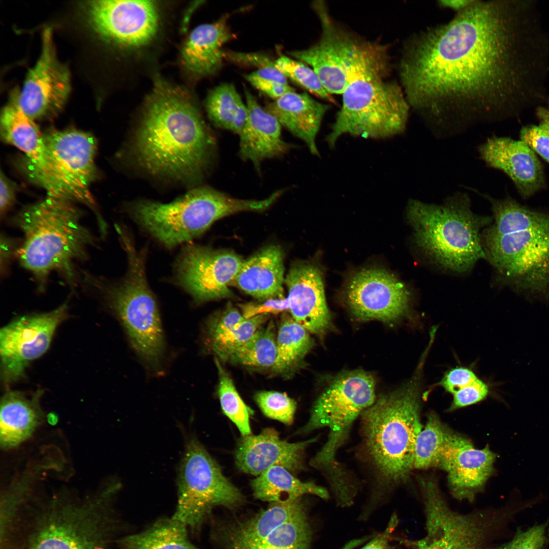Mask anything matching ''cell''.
Returning <instances> with one entry per match:
<instances>
[{"label": "cell", "mask_w": 549, "mask_h": 549, "mask_svg": "<svg viewBox=\"0 0 549 549\" xmlns=\"http://www.w3.org/2000/svg\"><path fill=\"white\" fill-rule=\"evenodd\" d=\"M399 65L407 101L422 115L507 118L545 100L549 35L532 1L475 0L410 37Z\"/></svg>", "instance_id": "obj_1"}, {"label": "cell", "mask_w": 549, "mask_h": 549, "mask_svg": "<svg viewBox=\"0 0 549 549\" xmlns=\"http://www.w3.org/2000/svg\"><path fill=\"white\" fill-rule=\"evenodd\" d=\"M216 147L214 134L191 96L157 76L119 156L151 179L191 189L202 185Z\"/></svg>", "instance_id": "obj_2"}, {"label": "cell", "mask_w": 549, "mask_h": 549, "mask_svg": "<svg viewBox=\"0 0 549 549\" xmlns=\"http://www.w3.org/2000/svg\"><path fill=\"white\" fill-rule=\"evenodd\" d=\"M109 487L81 502L52 499L18 510L1 536V549H110L117 521Z\"/></svg>", "instance_id": "obj_3"}, {"label": "cell", "mask_w": 549, "mask_h": 549, "mask_svg": "<svg viewBox=\"0 0 549 549\" xmlns=\"http://www.w3.org/2000/svg\"><path fill=\"white\" fill-rule=\"evenodd\" d=\"M82 216L74 202L47 195L12 218L23 234L16 257L40 291L53 271L74 283V264L86 260L89 248L95 244L93 233L81 223Z\"/></svg>", "instance_id": "obj_4"}, {"label": "cell", "mask_w": 549, "mask_h": 549, "mask_svg": "<svg viewBox=\"0 0 549 549\" xmlns=\"http://www.w3.org/2000/svg\"><path fill=\"white\" fill-rule=\"evenodd\" d=\"M406 214L417 246L442 267L463 272L486 259L480 230L492 218L474 213L467 194L455 193L440 204L411 199Z\"/></svg>", "instance_id": "obj_5"}, {"label": "cell", "mask_w": 549, "mask_h": 549, "mask_svg": "<svg viewBox=\"0 0 549 549\" xmlns=\"http://www.w3.org/2000/svg\"><path fill=\"white\" fill-rule=\"evenodd\" d=\"M264 200L241 199L207 186L190 189L167 203L138 199L127 203V213L143 230L168 248L203 234L216 221L241 211H261Z\"/></svg>", "instance_id": "obj_6"}, {"label": "cell", "mask_w": 549, "mask_h": 549, "mask_svg": "<svg viewBox=\"0 0 549 549\" xmlns=\"http://www.w3.org/2000/svg\"><path fill=\"white\" fill-rule=\"evenodd\" d=\"M419 382L414 379L380 396L363 411L366 445L381 474L392 481L407 480L414 468L420 421Z\"/></svg>", "instance_id": "obj_7"}, {"label": "cell", "mask_w": 549, "mask_h": 549, "mask_svg": "<svg viewBox=\"0 0 549 549\" xmlns=\"http://www.w3.org/2000/svg\"><path fill=\"white\" fill-rule=\"evenodd\" d=\"M389 66L371 69L352 80L342 95V105L326 137L330 147L344 134L384 139L403 133L410 106L403 89L386 80Z\"/></svg>", "instance_id": "obj_8"}, {"label": "cell", "mask_w": 549, "mask_h": 549, "mask_svg": "<svg viewBox=\"0 0 549 549\" xmlns=\"http://www.w3.org/2000/svg\"><path fill=\"white\" fill-rule=\"evenodd\" d=\"M486 259L517 292L549 297V214L534 210L520 226H491L481 236Z\"/></svg>", "instance_id": "obj_9"}, {"label": "cell", "mask_w": 549, "mask_h": 549, "mask_svg": "<svg viewBox=\"0 0 549 549\" xmlns=\"http://www.w3.org/2000/svg\"><path fill=\"white\" fill-rule=\"evenodd\" d=\"M313 8L321 26L318 41L308 48L288 52L315 72L331 95L343 93L355 78L374 68L389 65L386 45L367 41L338 25L322 1Z\"/></svg>", "instance_id": "obj_10"}, {"label": "cell", "mask_w": 549, "mask_h": 549, "mask_svg": "<svg viewBox=\"0 0 549 549\" xmlns=\"http://www.w3.org/2000/svg\"><path fill=\"white\" fill-rule=\"evenodd\" d=\"M128 259L126 275L106 287L110 304L124 327L131 345L151 369L160 368L165 341L156 300L146 279L145 252L133 242L124 246Z\"/></svg>", "instance_id": "obj_11"}, {"label": "cell", "mask_w": 549, "mask_h": 549, "mask_svg": "<svg viewBox=\"0 0 549 549\" xmlns=\"http://www.w3.org/2000/svg\"><path fill=\"white\" fill-rule=\"evenodd\" d=\"M178 498L171 516L198 531L218 506H239L244 500L239 490L223 474L204 446L194 437L188 440L178 476Z\"/></svg>", "instance_id": "obj_12"}, {"label": "cell", "mask_w": 549, "mask_h": 549, "mask_svg": "<svg viewBox=\"0 0 549 549\" xmlns=\"http://www.w3.org/2000/svg\"><path fill=\"white\" fill-rule=\"evenodd\" d=\"M375 388L371 374L355 370L338 375L318 398L308 422L299 431L329 430L327 441L311 460L313 466H334L336 452L347 440L354 421L375 402Z\"/></svg>", "instance_id": "obj_13"}, {"label": "cell", "mask_w": 549, "mask_h": 549, "mask_svg": "<svg viewBox=\"0 0 549 549\" xmlns=\"http://www.w3.org/2000/svg\"><path fill=\"white\" fill-rule=\"evenodd\" d=\"M312 537L301 498L270 503L223 532L226 549H311Z\"/></svg>", "instance_id": "obj_14"}, {"label": "cell", "mask_w": 549, "mask_h": 549, "mask_svg": "<svg viewBox=\"0 0 549 549\" xmlns=\"http://www.w3.org/2000/svg\"><path fill=\"white\" fill-rule=\"evenodd\" d=\"M85 23L105 43L121 48L146 46L160 25L158 5L152 1H90L83 5Z\"/></svg>", "instance_id": "obj_15"}, {"label": "cell", "mask_w": 549, "mask_h": 549, "mask_svg": "<svg viewBox=\"0 0 549 549\" xmlns=\"http://www.w3.org/2000/svg\"><path fill=\"white\" fill-rule=\"evenodd\" d=\"M0 132L4 142L23 152L22 170L30 181L44 189L48 195L75 202L45 142L43 133L12 99L2 110Z\"/></svg>", "instance_id": "obj_16"}, {"label": "cell", "mask_w": 549, "mask_h": 549, "mask_svg": "<svg viewBox=\"0 0 549 549\" xmlns=\"http://www.w3.org/2000/svg\"><path fill=\"white\" fill-rule=\"evenodd\" d=\"M67 313L68 306L64 303L48 312L18 318L1 329V371L5 383L23 377L29 363L47 351Z\"/></svg>", "instance_id": "obj_17"}, {"label": "cell", "mask_w": 549, "mask_h": 549, "mask_svg": "<svg viewBox=\"0 0 549 549\" xmlns=\"http://www.w3.org/2000/svg\"><path fill=\"white\" fill-rule=\"evenodd\" d=\"M71 91L70 73L56 53L50 28L42 36L40 55L29 70L16 101L21 111L36 121L56 116L63 108Z\"/></svg>", "instance_id": "obj_18"}, {"label": "cell", "mask_w": 549, "mask_h": 549, "mask_svg": "<svg viewBox=\"0 0 549 549\" xmlns=\"http://www.w3.org/2000/svg\"><path fill=\"white\" fill-rule=\"evenodd\" d=\"M243 262L231 251L188 245L176 261L175 279L197 302L225 298Z\"/></svg>", "instance_id": "obj_19"}, {"label": "cell", "mask_w": 549, "mask_h": 549, "mask_svg": "<svg viewBox=\"0 0 549 549\" xmlns=\"http://www.w3.org/2000/svg\"><path fill=\"white\" fill-rule=\"evenodd\" d=\"M424 508L426 534L414 543L416 549L483 547L499 521L498 516L484 511H453L441 497L428 500Z\"/></svg>", "instance_id": "obj_20"}, {"label": "cell", "mask_w": 549, "mask_h": 549, "mask_svg": "<svg viewBox=\"0 0 549 549\" xmlns=\"http://www.w3.org/2000/svg\"><path fill=\"white\" fill-rule=\"evenodd\" d=\"M43 136L75 202L90 208L95 211L98 221L102 220L89 189L99 176L95 163L96 138L89 132L74 128L50 129Z\"/></svg>", "instance_id": "obj_21"}, {"label": "cell", "mask_w": 549, "mask_h": 549, "mask_svg": "<svg viewBox=\"0 0 549 549\" xmlns=\"http://www.w3.org/2000/svg\"><path fill=\"white\" fill-rule=\"evenodd\" d=\"M346 303L352 314L361 320H398L409 311L410 294L406 286L384 269H363L347 281Z\"/></svg>", "instance_id": "obj_22"}, {"label": "cell", "mask_w": 549, "mask_h": 549, "mask_svg": "<svg viewBox=\"0 0 549 549\" xmlns=\"http://www.w3.org/2000/svg\"><path fill=\"white\" fill-rule=\"evenodd\" d=\"M496 458L489 446L476 449L469 440L448 428L437 467L447 472L454 498L472 502L493 474Z\"/></svg>", "instance_id": "obj_23"}, {"label": "cell", "mask_w": 549, "mask_h": 549, "mask_svg": "<svg viewBox=\"0 0 549 549\" xmlns=\"http://www.w3.org/2000/svg\"><path fill=\"white\" fill-rule=\"evenodd\" d=\"M480 159L489 167L505 173L520 194L528 198L545 187L542 165L524 142L506 137H492L478 147Z\"/></svg>", "instance_id": "obj_24"}, {"label": "cell", "mask_w": 549, "mask_h": 549, "mask_svg": "<svg viewBox=\"0 0 549 549\" xmlns=\"http://www.w3.org/2000/svg\"><path fill=\"white\" fill-rule=\"evenodd\" d=\"M285 281L293 319L310 332L325 333L331 321L319 268L312 264L297 263L290 268Z\"/></svg>", "instance_id": "obj_25"}, {"label": "cell", "mask_w": 549, "mask_h": 549, "mask_svg": "<svg viewBox=\"0 0 549 549\" xmlns=\"http://www.w3.org/2000/svg\"><path fill=\"white\" fill-rule=\"evenodd\" d=\"M315 440L289 443L281 440L276 431L267 428L259 435L243 436L239 440L235 463L241 471L256 476L273 466L295 472L303 468L304 449Z\"/></svg>", "instance_id": "obj_26"}, {"label": "cell", "mask_w": 549, "mask_h": 549, "mask_svg": "<svg viewBox=\"0 0 549 549\" xmlns=\"http://www.w3.org/2000/svg\"><path fill=\"white\" fill-rule=\"evenodd\" d=\"M244 91L249 118L239 136V154L243 160L259 168L264 160L281 157L294 145L282 139V126L277 118L260 106L247 88Z\"/></svg>", "instance_id": "obj_27"}, {"label": "cell", "mask_w": 549, "mask_h": 549, "mask_svg": "<svg viewBox=\"0 0 549 549\" xmlns=\"http://www.w3.org/2000/svg\"><path fill=\"white\" fill-rule=\"evenodd\" d=\"M228 16L202 24L190 34L181 52L182 64L192 75L201 78L210 75L222 66L226 51L223 47L234 36L227 24Z\"/></svg>", "instance_id": "obj_28"}, {"label": "cell", "mask_w": 549, "mask_h": 549, "mask_svg": "<svg viewBox=\"0 0 549 549\" xmlns=\"http://www.w3.org/2000/svg\"><path fill=\"white\" fill-rule=\"evenodd\" d=\"M329 106L316 100L307 93L292 91L269 103L265 109L282 126L302 140L312 154L319 156L316 138Z\"/></svg>", "instance_id": "obj_29"}, {"label": "cell", "mask_w": 549, "mask_h": 549, "mask_svg": "<svg viewBox=\"0 0 549 549\" xmlns=\"http://www.w3.org/2000/svg\"><path fill=\"white\" fill-rule=\"evenodd\" d=\"M284 273L283 252L279 247L270 245L244 261L233 281L256 298H283Z\"/></svg>", "instance_id": "obj_30"}, {"label": "cell", "mask_w": 549, "mask_h": 549, "mask_svg": "<svg viewBox=\"0 0 549 549\" xmlns=\"http://www.w3.org/2000/svg\"><path fill=\"white\" fill-rule=\"evenodd\" d=\"M40 394L29 398L18 391L8 390L1 404V443L4 448L15 447L27 439L39 422Z\"/></svg>", "instance_id": "obj_31"}, {"label": "cell", "mask_w": 549, "mask_h": 549, "mask_svg": "<svg viewBox=\"0 0 549 549\" xmlns=\"http://www.w3.org/2000/svg\"><path fill=\"white\" fill-rule=\"evenodd\" d=\"M251 486L255 497L263 501L278 502L313 494L321 498H329L324 488L311 482H304L295 477L286 468L273 466L252 480Z\"/></svg>", "instance_id": "obj_32"}, {"label": "cell", "mask_w": 549, "mask_h": 549, "mask_svg": "<svg viewBox=\"0 0 549 549\" xmlns=\"http://www.w3.org/2000/svg\"><path fill=\"white\" fill-rule=\"evenodd\" d=\"M188 528L172 517L161 518L146 529L117 540L119 549H199L190 541Z\"/></svg>", "instance_id": "obj_33"}, {"label": "cell", "mask_w": 549, "mask_h": 549, "mask_svg": "<svg viewBox=\"0 0 549 549\" xmlns=\"http://www.w3.org/2000/svg\"><path fill=\"white\" fill-rule=\"evenodd\" d=\"M208 117L216 127L229 130L238 136L249 118V111L234 85L224 83L211 89L205 101Z\"/></svg>", "instance_id": "obj_34"}, {"label": "cell", "mask_w": 549, "mask_h": 549, "mask_svg": "<svg viewBox=\"0 0 549 549\" xmlns=\"http://www.w3.org/2000/svg\"><path fill=\"white\" fill-rule=\"evenodd\" d=\"M277 359L273 370L288 374L297 369L313 345L309 331L291 317L284 316L277 336Z\"/></svg>", "instance_id": "obj_35"}, {"label": "cell", "mask_w": 549, "mask_h": 549, "mask_svg": "<svg viewBox=\"0 0 549 549\" xmlns=\"http://www.w3.org/2000/svg\"><path fill=\"white\" fill-rule=\"evenodd\" d=\"M277 354L275 327L270 321L266 326H261L232 354L228 360L246 366L274 370Z\"/></svg>", "instance_id": "obj_36"}, {"label": "cell", "mask_w": 549, "mask_h": 549, "mask_svg": "<svg viewBox=\"0 0 549 549\" xmlns=\"http://www.w3.org/2000/svg\"><path fill=\"white\" fill-rule=\"evenodd\" d=\"M215 363L219 378L218 393L223 412L235 424L242 436L250 435V417L253 411L242 401L232 380L217 358Z\"/></svg>", "instance_id": "obj_37"}, {"label": "cell", "mask_w": 549, "mask_h": 549, "mask_svg": "<svg viewBox=\"0 0 549 549\" xmlns=\"http://www.w3.org/2000/svg\"><path fill=\"white\" fill-rule=\"evenodd\" d=\"M447 428L435 413H431L428 416L426 424L416 438L414 468L424 469L437 467L439 452Z\"/></svg>", "instance_id": "obj_38"}, {"label": "cell", "mask_w": 549, "mask_h": 549, "mask_svg": "<svg viewBox=\"0 0 549 549\" xmlns=\"http://www.w3.org/2000/svg\"><path fill=\"white\" fill-rule=\"evenodd\" d=\"M268 317V314H262L245 319L231 331L209 339L211 350L221 360H229L232 354L251 338Z\"/></svg>", "instance_id": "obj_39"}, {"label": "cell", "mask_w": 549, "mask_h": 549, "mask_svg": "<svg viewBox=\"0 0 549 549\" xmlns=\"http://www.w3.org/2000/svg\"><path fill=\"white\" fill-rule=\"evenodd\" d=\"M274 63L287 78L318 97L334 102L333 97L324 88L314 70L306 64L284 55H281Z\"/></svg>", "instance_id": "obj_40"}, {"label": "cell", "mask_w": 549, "mask_h": 549, "mask_svg": "<svg viewBox=\"0 0 549 549\" xmlns=\"http://www.w3.org/2000/svg\"><path fill=\"white\" fill-rule=\"evenodd\" d=\"M254 399L258 406L267 417L287 425L293 421L296 403L284 393L275 391H261Z\"/></svg>", "instance_id": "obj_41"}, {"label": "cell", "mask_w": 549, "mask_h": 549, "mask_svg": "<svg viewBox=\"0 0 549 549\" xmlns=\"http://www.w3.org/2000/svg\"><path fill=\"white\" fill-rule=\"evenodd\" d=\"M547 524L534 525L525 531L518 529L513 538L500 546L478 549H542L546 541Z\"/></svg>", "instance_id": "obj_42"}, {"label": "cell", "mask_w": 549, "mask_h": 549, "mask_svg": "<svg viewBox=\"0 0 549 549\" xmlns=\"http://www.w3.org/2000/svg\"><path fill=\"white\" fill-rule=\"evenodd\" d=\"M489 391L488 385L478 378L452 394L453 400L448 410L453 411L479 402L486 398Z\"/></svg>", "instance_id": "obj_43"}, {"label": "cell", "mask_w": 549, "mask_h": 549, "mask_svg": "<svg viewBox=\"0 0 549 549\" xmlns=\"http://www.w3.org/2000/svg\"><path fill=\"white\" fill-rule=\"evenodd\" d=\"M246 319L236 309L228 306L210 319L208 325L209 339L224 334L236 327Z\"/></svg>", "instance_id": "obj_44"}, {"label": "cell", "mask_w": 549, "mask_h": 549, "mask_svg": "<svg viewBox=\"0 0 549 549\" xmlns=\"http://www.w3.org/2000/svg\"><path fill=\"white\" fill-rule=\"evenodd\" d=\"M520 139L549 164V134L546 131L539 126H524L520 131Z\"/></svg>", "instance_id": "obj_45"}, {"label": "cell", "mask_w": 549, "mask_h": 549, "mask_svg": "<svg viewBox=\"0 0 549 549\" xmlns=\"http://www.w3.org/2000/svg\"><path fill=\"white\" fill-rule=\"evenodd\" d=\"M478 379L471 370L464 367H457L446 372L438 384L446 391L453 394Z\"/></svg>", "instance_id": "obj_46"}, {"label": "cell", "mask_w": 549, "mask_h": 549, "mask_svg": "<svg viewBox=\"0 0 549 549\" xmlns=\"http://www.w3.org/2000/svg\"><path fill=\"white\" fill-rule=\"evenodd\" d=\"M240 307L246 319L262 314H278L289 310L288 299L284 297L270 298L260 303L244 304Z\"/></svg>", "instance_id": "obj_47"}, {"label": "cell", "mask_w": 549, "mask_h": 549, "mask_svg": "<svg viewBox=\"0 0 549 549\" xmlns=\"http://www.w3.org/2000/svg\"><path fill=\"white\" fill-rule=\"evenodd\" d=\"M247 81L256 88L260 90L269 97L276 100L294 88L289 84H284L273 80L262 78L254 72L245 76Z\"/></svg>", "instance_id": "obj_48"}, {"label": "cell", "mask_w": 549, "mask_h": 549, "mask_svg": "<svg viewBox=\"0 0 549 549\" xmlns=\"http://www.w3.org/2000/svg\"><path fill=\"white\" fill-rule=\"evenodd\" d=\"M225 58L236 64L255 67L257 70H263L275 65L269 57L260 53L226 51Z\"/></svg>", "instance_id": "obj_49"}, {"label": "cell", "mask_w": 549, "mask_h": 549, "mask_svg": "<svg viewBox=\"0 0 549 549\" xmlns=\"http://www.w3.org/2000/svg\"><path fill=\"white\" fill-rule=\"evenodd\" d=\"M17 184L1 170L0 174V213L5 217L16 200Z\"/></svg>", "instance_id": "obj_50"}, {"label": "cell", "mask_w": 549, "mask_h": 549, "mask_svg": "<svg viewBox=\"0 0 549 549\" xmlns=\"http://www.w3.org/2000/svg\"><path fill=\"white\" fill-rule=\"evenodd\" d=\"M21 242L19 243L18 240L8 236L5 234H1L0 243L1 277L5 275L10 261L14 257H16Z\"/></svg>", "instance_id": "obj_51"}, {"label": "cell", "mask_w": 549, "mask_h": 549, "mask_svg": "<svg viewBox=\"0 0 549 549\" xmlns=\"http://www.w3.org/2000/svg\"><path fill=\"white\" fill-rule=\"evenodd\" d=\"M398 521L396 515L394 514L391 516L385 530L361 549H392L389 540L392 533L397 526Z\"/></svg>", "instance_id": "obj_52"}, {"label": "cell", "mask_w": 549, "mask_h": 549, "mask_svg": "<svg viewBox=\"0 0 549 549\" xmlns=\"http://www.w3.org/2000/svg\"><path fill=\"white\" fill-rule=\"evenodd\" d=\"M475 0H441L438 1L440 6L442 7L450 8L456 12H460L469 6Z\"/></svg>", "instance_id": "obj_53"}, {"label": "cell", "mask_w": 549, "mask_h": 549, "mask_svg": "<svg viewBox=\"0 0 549 549\" xmlns=\"http://www.w3.org/2000/svg\"><path fill=\"white\" fill-rule=\"evenodd\" d=\"M536 114L539 121V126L549 134V101L545 106L537 107Z\"/></svg>", "instance_id": "obj_54"}]
</instances>
